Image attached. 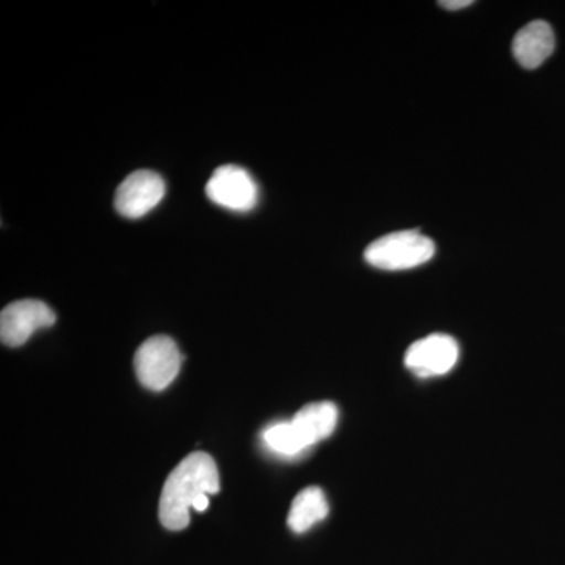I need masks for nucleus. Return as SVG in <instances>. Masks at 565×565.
<instances>
[{
    "instance_id": "obj_1",
    "label": "nucleus",
    "mask_w": 565,
    "mask_h": 565,
    "mask_svg": "<svg viewBox=\"0 0 565 565\" xmlns=\"http://www.w3.org/2000/svg\"><path fill=\"white\" fill-rule=\"evenodd\" d=\"M221 490L217 465L206 452H193L181 460L163 484L159 519L167 530L181 531L191 522L193 501L202 493Z\"/></svg>"
},
{
    "instance_id": "obj_2",
    "label": "nucleus",
    "mask_w": 565,
    "mask_h": 565,
    "mask_svg": "<svg viewBox=\"0 0 565 565\" xmlns=\"http://www.w3.org/2000/svg\"><path fill=\"white\" fill-rule=\"evenodd\" d=\"M433 239L414 230L386 234L367 245L364 259L382 270H407L433 259Z\"/></svg>"
},
{
    "instance_id": "obj_3",
    "label": "nucleus",
    "mask_w": 565,
    "mask_h": 565,
    "mask_svg": "<svg viewBox=\"0 0 565 565\" xmlns=\"http://www.w3.org/2000/svg\"><path fill=\"white\" fill-rule=\"evenodd\" d=\"M182 355L172 338L156 334L137 349L134 356L137 379L145 388L162 392L180 374Z\"/></svg>"
},
{
    "instance_id": "obj_4",
    "label": "nucleus",
    "mask_w": 565,
    "mask_h": 565,
    "mask_svg": "<svg viewBox=\"0 0 565 565\" xmlns=\"http://www.w3.org/2000/svg\"><path fill=\"white\" fill-rule=\"evenodd\" d=\"M258 185L243 167L222 166L206 184L212 203L234 212H248L258 203Z\"/></svg>"
},
{
    "instance_id": "obj_5",
    "label": "nucleus",
    "mask_w": 565,
    "mask_h": 565,
    "mask_svg": "<svg viewBox=\"0 0 565 565\" xmlns=\"http://www.w3.org/2000/svg\"><path fill=\"white\" fill-rule=\"evenodd\" d=\"M460 349L449 334L434 333L407 349L405 366L422 379L448 374L459 362Z\"/></svg>"
},
{
    "instance_id": "obj_6",
    "label": "nucleus",
    "mask_w": 565,
    "mask_h": 565,
    "mask_svg": "<svg viewBox=\"0 0 565 565\" xmlns=\"http://www.w3.org/2000/svg\"><path fill=\"white\" fill-rule=\"evenodd\" d=\"M55 323V313L46 303L35 299L18 300L0 313V340L10 348L28 343L36 330Z\"/></svg>"
},
{
    "instance_id": "obj_7",
    "label": "nucleus",
    "mask_w": 565,
    "mask_h": 565,
    "mask_svg": "<svg viewBox=\"0 0 565 565\" xmlns=\"http://www.w3.org/2000/svg\"><path fill=\"white\" fill-rule=\"evenodd\" d=\"M166 195V181L151 170H137L118 185L115 210L126 218H140L154 210Z\"/></svg>"
},
{
    "instance_id": "obj_8",
    "label": "nucleus",
    "mask_w": 565,
    "mask_h": 565,
    "mask_svg": "<svg viewBox=\"0 0 565 565\" xmlns=\"http://www.w3.org/2000/svg\"><path fill=\"white\" fill-rule=\"evenodd\" d=\"M555 33L545 21H533L516 33L512 52L523 68L535 70L555 51Z\"/></svg>"
},
{
    "instance_id": "obj_9",
    "label": "nucleus",
    "mask_w": 565,
    "mask_h": 565,
    "mask_svg": "<svg viewBox=\"0 0 565 565\" xmlns=\"http://www.w3.org/2000/svg\"><path fill=\"white\" fill-rule=\"evenodd\" d=\"M291 422L311 448L334 433L338 423V408L332 403L308 404L297 412Z\"/></svg>"
},
{
    "instance_id": "obj_10",
    "label": "nucleus",
    "mask_w": 565,
    "mask_h": 565,
    "mask_svg": "<svg viewBox=\"0 0 565 565\" xmlns=\"http://www.w3.org/2000/svg\"><path fill=\"white\" fill-rule=\"evenodd\" d=\"M329 515V503L319 487H307L292 500L288 526L292 533L303 534Z\"/></svg>"
},
{
    "instance_id": "obj_11",
    "label": "nucleus",
    "mask_w": 565,
    "mask_h": 565,
    "mask_svg": "<svg viewBox=\"0 0 565 565\" xmlns=\"http://www.w3.org/2000/svg\"><path fill=\"white\" fill-rule=\"evenodd\" d=\"M263 440L270 451L281 457H297L310 448L292 422L270 424L263 433Z\"/></svg>"
},
{
    "instance_id": "obj_12",
    "label": "nucleus",
    "mask_w": 565,
    "mask_h": 565,
    "mask_svg": "<svg viewBox=\"0 0 565 565\" xmlns=\"http://www.w3.org/2000/svg\"><path fill=\"white\" fill-rule=\"evenodd\" d=\"M471 3H473L471 0H446V2H440V6L446 10H460L470 7Z\"/></svg>"
},
{
    "instance_id": "obj_13",
    "label": "nucleus",
    "mask_w": 565,
    "mask_h": 565,
    "mask_svg": "<svg viewBox=\"0 0 565 565\" xmlns=\"http://www.w3.org/2000/svg\"><path fill=\"white\" fill-rule=\"evenodd\" d=\"M210 497L211 494L202 493L195 501H193L192 509H195L196 512H204L207 508H210Z\"/></svg>"
}]
</instances>
